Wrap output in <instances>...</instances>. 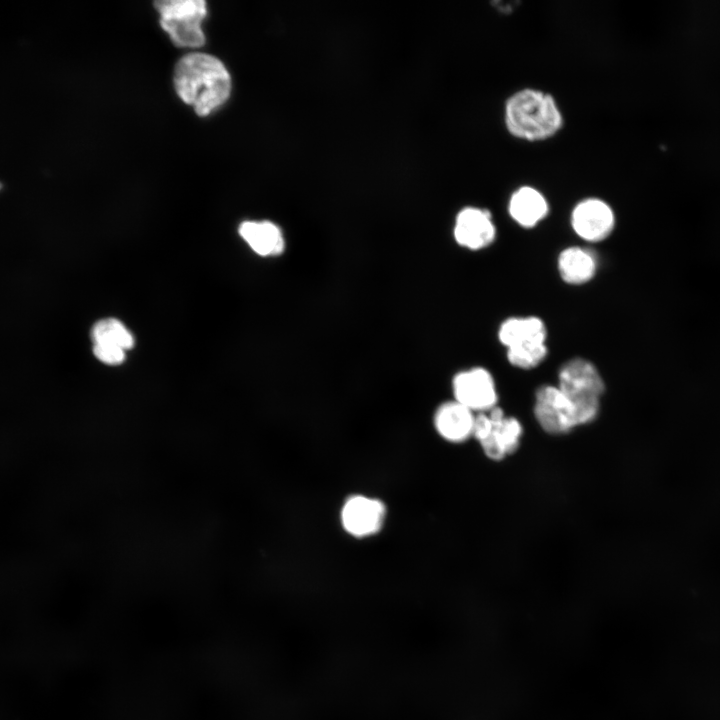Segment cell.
<instances>
[{"mask_svg": "<svg viewBox=\"0 0 720 720\" xmlns=\"http://www.w3.org/2000/svg\"><path fill=\"white\" fill-rule=\"evenodd\" d=\"M557 267L564 282L570 285H582L593 279L597 270V262L589 250L571 246L559 253Z\"/></svg>", "mask_w": 720, "mask_h": 720, "instance_id": "obj_15", "label": "cell"}, {"mask_svg": "<svg viewBox=\"0 0 720 720\" xmlns=\"http://www.w3.org/2000/svg\"><path fill=\"white\" fill-rule=\"evenodd\" d=\"M162 28L175 45L199 47L205 41L201 21L206 15L203 0H161L155 2Z\"/></svg>", "mask_w": 720, "mask_h": 720, "instance_id": "obj_4", "label": "cell"}, {"mask_svg": "<svg viewBox=\"0 0 720 720\" xmlns=\"http://www.w3.org/2000/svg\"><path fill=\"white\" fill-rule=\"evenodd\" d=\"M545 323L537 316H514L505 319L498 329V339L506 349L546 343Z\"/></svg>", "mask_w": 720, "mask_h": 720, "instance_id": "obj_12", "label": "cell"}, {"mask_svg": "<svg viewBox=\"0 0 720 720\" xmlns=\"http://www.w3.org/2000/svg\"><path fill=\"white\" fill-rule=\"evenodd\" d=\"M454 400L472 412H488L497 406L495 380L489 370L472 367L456 373L452 379Z\"/></svg>", "mask_w": 720, "mask_h": 720, "instance_id": "obj_5", "label": "cell"}, {"mask_svg": "<svg viewBox=\"0 0 720 720\" xmlns=\"http://www.w3.org/2000/svg\"><path fill=\"white\" fill-rule=\"evenodd\" d=\"M488 414L492 430L480 445L489 459L500 461L518 449L523 433L522 425L518 419L506 416L499 406L489 410Z\"/></svg>", "mask_w": 720, "mask_h": 720, "instance_id": "obj_10", "label": "cell"}, {"mask_svg": "<svg viewBox=\"0 0 720 720\" xmlns=\"http://www.w3.org/2000/svg\"><path fill=\"white\" fill-rule=\"evenodd\" d=\"M495 6H496V8H497L498 10H500L502 13L511 12L512 9H513V3H507L506 5H504V4L501 3V2H497V3H495Z\"/></svg>", "mask_w": 720, "mask_h": 720, "instance_id": "obj_19", "label": "cell"}, {"mask_svg": "<svg viewBox=\"0 0 720 720\" xmlns=\"http://www.w3.org/2000/svg\"><path fill=\"white\" fill-rule=\"evenodd\" d=\"M175 87L180 98L200 116L208 115L229 97L230 76L223 63L205 53H190L175 68Z\"/></svg>", "mask_w": 720, "mask_h": 720, "instance_id": "obj_1", "label": "cell"}, {"mask_svg": "<svg viewBox=\"0 0 720 720\" xmlns=\"http://www.w3.org/2000/svg\"><path fill=\"white\" fill-rule=\"evenodd\" d=\"M571 226L581 239L600 242L614 230L615 214L605 201L587 198L576 204L571 213Z\"/></svg>", "mask_w": 720, "mask_h": 720, "instance_id": "obj_8", "label": "cell"}, {"mask_svg": "<svg viewBox=\"0 0 720 720\" xmlns=\"http://www.w3.org/2000/svg\"><path fill=\"white\" fill-rule=\"evenodd\" d=\"M534 414L541 428L552 435L566 434L579 426L573 405L557 385L537 390Z\"/></svg>", "mask_w": 720, "mask_h": 720, "instance_id": "obj_6", "label": "cell"}, {"mask_svg": "<svg viewBox=\"0 0 720 720\" xmlns=\"http://www.w3.org/2000/svg\"><path fill=\"white\" fill-rule=\"evenodd\" d=\"M474 419V412L453 399L435 410L433 425L442 439L462 443L472 437Z\"/></svg>", "mask_w": 720, "mask_h": 720, "instance_id": "obj_11", "label": "cell"}, {"mask_svg": "<svg viewBox=\"0 0 720 720\" xmlns=\"http://www.w3.org/2000/svg\"><path fill=\"white\" fill-rule=\"evenodd\" d=\"M239 234L260 256H276L285 249L280 228L270 221H245L239 227Z\"/></svg>", "mask_w": 720, "mask_h": 720, "instance_id": "obj_14", "label": "cell"}, {"mask_svg": "<svg viewBox=\"0 0 720 720\" xmlns=\"http://www.w3.org/2000/svg\"><path fill=\"white\" fill-rule=\"evenodd\" d=\"M505 125L511 135L526 141H542L562 128L563 117L554 97L525 88L512 94L505 104Z\"/></svg>", "mask_w": 720, "mask_h": 720, "instance_id": "obj_2", "label": "cell"}, {"mask_svg": "<svg viewBox=\"0 0 720 720\" xmlns=\"http://www.w3.org/2000/svg\"><path fill=\"white\" fill-rule=\"evenodd\" d=\"M557 386L573 405L579 425L597 417L605 383L592 362L578 357L568 360L559 370Z\"/></svg>", "mask_w": 720, "mask_h": 720, "instance_id": "obj_3", "label": "cell"}, {"mask_svg": "<svg viewBox=\"0 0 720 720\" xmlns=\"http://www.w3.org/2000/svg\"><path fill=\"white\" fill-rule=\"evenodd\" d=\"M453 236L458 245L469 250L488 247L496 238L491 213L477 207L463 208L456 216Z\"/></svg>", "mask_w": 720, "mask_h": 720, "instance_id": "obj_9", "label": "cell"}, {"mask_svg": "<svg viewBox=\"0 0 720 720\" xmlns=\"http://www.w3.org/2000/svg\"><path fill=\"white\" fill-rule=\"evenodd\" d=\"M386 518L385 504L374 497L352 495L342 505L340 522L349 535L365 538L377 534Z\"/></svg>", "mask_w": 720, "mask_h": 720, "instance_id": "obj_7", "label": "cell"}, {"mask_svg": "<svg viewBox=\"0 0 720 720\" xmlns=\"http://www.w3.org/2000/svg\"><path fill=\"white\" fill-rule=\"evenodd\" d=\"M2 189V183L0 182V190Z\"/></svg>", "mask_w": 720, "mask_h": 720, "instance_id": "obj_20", "label": "cell"}, {"mask_svg": "<svg viewBox=\"0 0 720 720\" xmlns=\"http://www.w3.org/2000/svg\"><path fill=\"white\" fill-rule=\"evenodd\" d=\"M92 350L94 356L107 365H119L125 360V350L115 345L96 343Z\"/></svg>", "mask_w": 720, "mask_h": 720, "instance_id": "obj_18", "label": "cell"}, {"mask_svg": "<svg viewBox=\"0 0 720 720\" xmlns=\"http://www.w3.org/2000/svg\"><path fill=\"white\" fill-rule=\"evenodd\" d=\"M546 343L530 344L506 349L509 363L520 369H531L538 366L546 357Z\"/></svg>", "mask_w": 720, "mask_h": 720, "instance_id": "obj_17", "label": "cell"}, {"mask_svg": "<svg viewBox=\"0 0 720 720\" xmlns=\"http://www.w3.org/2000/svg\"><path fill=\"white\" fill-rule=\"evenodd\" d=\"M93 344L102 343L129 350L134 346V337L126 326L117 319L105 318L99 320L91 329Z\"/></svg>", "mask_w": 720, "mask_h": 720, "instance_id": "obj_16", "label": "cell"}, {"mask_svg": "<svg viewBox=\"0 0 720 720\" xmlns=\"http://www.w3.org/2000/svg\"><path fill=\"white\" fill-rule=\"evenodd\" d=\"M548 210L544 195L530 186H522L514 191L508 203L510 217L524 228L536 226L547 216Z\"/></svg>", "mask_w": 720, "mask_h": 720, "instance_id": "obj_13", "label": "cell"}]
</instances>
